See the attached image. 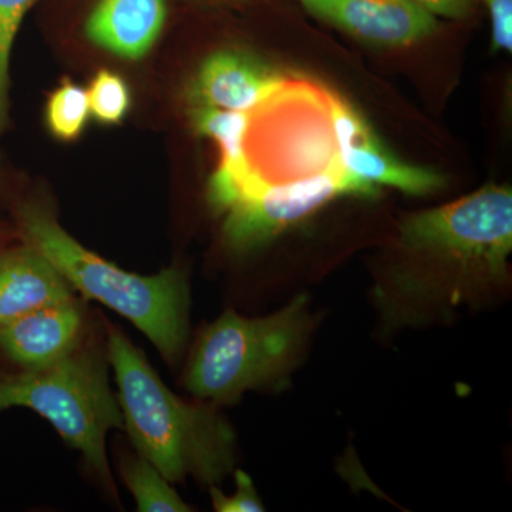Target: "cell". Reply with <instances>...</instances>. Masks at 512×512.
Instances as JSON below:
<instances>
[{
  "instance_id": "obj_1",
  "label": "cell",
  "mask_w": 512,
  "mask_h": 512,
  "mask_svg": "<svg viewBox=\"0 0 512 512\" xmlns=\"http://www.w3.org/2000/svg\"><path fill=\"white\" fill-rule=\"evenodd\" d=\"M104 348L124 429L141 457L171 484L191 477L211 487L232 473L235 433L215 404H191L171 392L120 329L106 326Z\"/></svg>"
},
{
  "instance_id": "obj_2",
  "label": "cell",
  "mask_w": 512,
  "mask_h": 512,
  "mask_svg": "<svg viewBox=\"0 0 512 512\" xmlns=\"http://www.w3.org/2000/svg\"><path fill=\"white\" fill-rule=\"evenodd\" d=\"M400 264L379 279L375 299L390 326L447 318L464 305L483 302L507 282L505 251L464 237L437 208L400 224Z\"/></svg>"
},
{
  "instance_id": "obj_3",
  "label": "cell",
  "mask_w": 512,
  "mask_h": 512,
  "mask_svg": "<svg viewBox=\"0 0 512 512\" xmlns=\"http://www.w3.org/2000/svg\"><path fill=\"white\" fill-rule=\"evenodd\" d=\"M13 218L16 238L39 249L73 289L130 320L165 362H180L190 335V285L183 268L150 276L124 271L79 244L39 202H18Z\"/></svg>"
},
{
  "instance_id": "obj_4",
  "label": "cell",
  "mask_w": 512,
  "mask_h": 512,
  "mask_svg": "<svg viewBox=\"0 0 512 512\" xmlns=\"http://www.w3.org/2000/svg\"><path fill=\"white\" fill-rule=\"evenodd\" d=\"M312 325L305 295L262 318L225 312L195 340L185 389L211 404L237 402L249 390L278 389L301 362Z\"/></svg>"
},
{
  "instance_id": "obj_5",
  "label": "cell",
  "mask_w": 512,
  "mask_h": 512,
  "mask_svg": "<svg viewBox=\"0 0 512 512\" xmlns=\"http://www.w3.org/2000/svg\"><path fill=\"white\" fill-rule=\"evenodd\" d=\"M12 407H26L49 421L114 493L106 439L124 424L110 386L106 348L83 339L52 365L0 373V412Z\"/></svg>"
},
{
  "instance_id": "obj_6",
  "label": "cell",
  "mask_w": 512,
  "mask_h": 512,
  "mask_svg": "<svg viewBox=\"0 0 512 512\" xmlns=\"http://www.w3.org/2000/svg\"><path fill=\"white\" fill-rule=\"evenodd\" d=\"M379 188L343 170L338 157L325 170L293 180H265L254 170L217 205L225 238L251 249L312 217L338 198L375 197Z\"/></svg>"
},
{
  "instance_id": "obj_7",
  "label": "cell",
  "mask_w": 512,
  "mask_h": 512,
  "mask_svg": "<svg viewBox=\"0 0 512 512\" xmlns=\"http://www.w3.org/2000/svg\"><path fill=\"white\" fill-rule=\"evenodd\" d=\"M326 107L336 157L353 177L377 188L384 185L412 195L431 194L446 187L444 175L403 163L383 148L365 119L345 100L329 94Z\"/></svg>"
},
{
  "instance_id": "obj_8",
  "label": "cell",
  "mask_w": 512,
  "mask_h": 512,
  "mask_svg": "<svg viewBox=\"0 0 512 512\" xmlns=\"http://www.w3.org/2000/svg\"><path fill=\"white\" fill-rule=\"evenodd\" d=\"M312 18L367 45H416L440 29V20L412 0H301Z\"/></svg>"
},
{
  "instance_id": "obj_9",
  "label": "cell",
  "mask_w": 512,
  "mask_h": 512,
  "mask_svg": "<svg viewBox=\"0 0 512 512\" xmlns=\"http://www.w3.org/2000/svg\"><path fill=\"white\" fill-rule=\"evenodd\" d=\"M286 77L245 50H218L201 63L188 87L190 106L252 114L284 89Z\"/></svg>"
},
{
  "instance_id": "obj_10",
  "label": "cell",
  "mask_w": 512,
  "mask_h": 512,
  "mask_svg": "<svg viewBox=\"0 0 512 512\" xmlns=\"http://www.w3.org/2000/svg\"><path fill=\"white\" fill-rule=\"evenodd\" d=\"M82 32L124 59L147 55L167 25L170 0H79Z\"/></svg>"
},
{
  "instance_id": "obj_11",
  "label": "cell",
  "mask_w": 512,
  "mask_h": 512,
  "mask_svg": "<svg viewBox=\"0 0 512 512\" xmlns=\"http://www.w3.org/2000/svg\"><path fill=\"white\" fill-rule=\"evenodd\" d=\"M84 339V312L72 298L20 316L0 328V353L20 369L52 365Z\"/></svg>"
},
{
  "instance_id": "obj_12",
  "label": "cell",
  "mask_w": 512,
  "mask_h": 512,
  "mask_svg": "<svg viewBox=\"0 0 512 512\" xmlns=\"http://www.w3.org/2000/svg\"><path fill=\"white\" fill-rule=\"evenodd\" d=\"M72 298V286L33 245L19 239L0 254V328Z\"/></svg>"
},
{
  "instance_id": "obj_13",
  "label": "cell",
  "mask_w": 512,
  "mask_h": 512,
  "mask_svg": "<svg viewBox=\"0 0 512 512\" xmlns=\"http://www.w3.org/2000/svg\"><path fill=\"white\" fill-rule=\"evenodd\" d=\"M195 130L211 138L221 151V164L214 174L221 177H244L254 165L248 156V136L252 117L249 113L217 109L210 106H190Z\"/></svg>"
},
{
  "instance_id": "obj_14",
  "label": "cell",
  "mask_w": 512,
  "mask_h": 512,
  "mask_svg": "<svg viewBox=\"0 0 512 512\" xmlns=\"http://www.w3.org/2000/svg\"><path fill=\"white\" fill-rule=\"evenodd\" d=\"M121 477L141 512H188L190 505L147 458L128 456L121 463Z\"/></svg>"
},
{
  "instance_id": "obj_15",
  "label": "cell",
  "mask_w": 512,
  "mask_h": 512,
  "mask_svg": "<svg viewBox=\"0 0 512 512\" xmlns=\"http://www.w3.org/2000/svg\"><path fill=\"white\" fill-rule=\"evenodd\" d=\"M90 116L92 114L87 90L72 80H64L50 94L46 107V123L50 133L59 140L73 141L79 138Z\"/></svg>"
},
{
  "instance_id": "obj_16",
  "label": "cell",
  "mask_w": 512,
  "mask_h": 512,
  "mask_svg": "<svg viewBox=\"0 0 512 512\" xmlns=\"http://www.w3.org/2000/svg\"><path fill=\"white\" fill-rule=\"evenodd\" d=\"M37 0H0V136L10 126V59L23 19Z\"/></svg>"
},
{
  "instance_id": "obj_17",
  "label": "cell",
  "mask_w": 512,
  "mask_h": 512,
  "mask_svg": "<svg viewBox=\"0 0 512 512\" xmlns=\"http://www.w3.org/2000/svg\"><path fill=\"white\" fill-rule=\"evenodd\" d=\"M87 96L90 114L100 123L119 124L130 111V89L119 74L110 70H100L93 77Z\"/></svg>"
},
{
  "instance_id": "obj_18",
  "label": "cell",
  "mask_w": 512,
  "mask_h": 512,
  "mask_svg": "<svg viewBox=\"0 0 512 512\" xmlns=\"http://www.w3.org/2000/svg\"><path fill=\"white\" fill-rule=\"evenodd\" d=\"M237 481V491L234 494L227 495L222 493L220 488L211 485L210 494L212 505L218 512H261L265 511L261 498L256 493L254 483L247 473L238 470L235 474Z\"/></svg>"
},
{
  "instance_id": "obj_19",
  "label": "cell",
  "mask_w": 512,
  "mask_h": 512,
  "mask_svg": "<svg viewBox=\"0 0 512 512\" xmlns=\"http://www.w3.org/2000/svg\"><path fill=\"white\" fill-rule=\"evenodd\" d=\"M491 22V49L512 52V0H483Z\"/></svg>"
},
{
  "instance_id": "obj_20",
  "label": "cell",
  "mask_w": 512,
  "mask_h": 512,
  "mask_svg": "<svg viewBox=\"0 0 512 512\" xmlns=\"http://www.w3.org/2000/svg\"><path fill=\"white\" fill-rule=\"evenodd\" d=\"M436 18L466 20L473 18L483 0H412Z\"/></svg>"
},
{
  "instance_id": "obj_21",
  "label": "cell",
  "mask_w": 512,
  "mask_h": 512,
  "mask_svg": "<svg viewBox=\"0 0 512 512\" xmlns=\"http://www.w3.org/2000/svg\"><path fill=\"white\" fill-rule=\"evenodd\" d=\"M188 8L197 9H238L255 3L282 2V0H178Z\"/></svg>"
},
{
  "instance_id": "obj_22",
  "label": "cell",
  "mask_w": 512,
  "mask_h": 512,
  "mask_svg": "<svg viewBox=\"0 0 512 512\" xmlns=\"http://www.w3.org/2000/svg\"><path fill=\"white\" fill-rule=\"evenodd\" d=\"M16 232L15 229L9 227L6 222L0 221V254L9 247L12 242H15Z\"/></svg>"
},
{
  "instance_id": "obj_23",
  "label": "cell",
  "mask_w": 512,
  "mask_h": 512,
  "mask_svg": "<svg viewBox=\"0 0 512 512\" xmlns=\"http://www.w3.org/2000/svg\"><path fill=\"white\" fill-rule=\"evenodd\" d=\"M10 198V183L8 174L0 167V204H5Z\"/></svg>"
}]
</instances>
